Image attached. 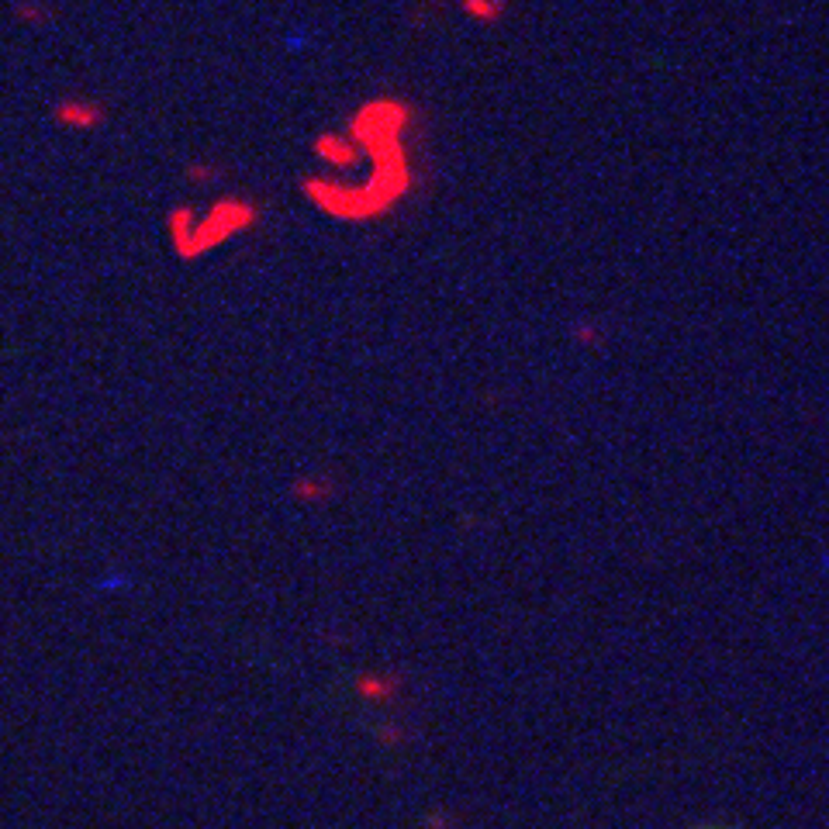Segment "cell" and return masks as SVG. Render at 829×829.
<instances>
[{"label":"cell","mask_w":829,"mask_h":829,"mask_svg":"<svg viewBox=\"0 0 829 829\" xmlns=\"http://www.w3.org/2000/svg\"><path fill=\"white\" fill-rule=\"evenodd\" d=\"M291 494L305 504H325L339 494V487L332 477H318V474H297L291 481Z\"/></svg>","instance_id":"cell-4"},{"label":"cell","mask_w":829,"mask_h":829,"mask_svg":"<svg viewBox=\"0 0 829 829\" xmlns=\"http://www.w3.org/2000/svg\"><path fill=\"white\" fill-rule=\"evenodd\" d=\"M311 153L318 155L325 166H335V170H353L363 155V142L356 135H339V132H322L315 138Z\"/></svg>","instance_id":"cell-3"},{"label":"cell","mask_w":829,"mask_h":829,"mask_svg":"<svg viewBox=\"0 0 829 829\" xmlns=\"http://www.w3.org/2000/svg\"><path fill=\"white\" fill-rule=\"evenodd\" d=\"M259 225V205L245 201V197H222L207 211L205 222H197V235H194V259L205 256L207 249L222 245V242L235 239L239 232Z\"/></svg>","instance_id":"cell-1"},{"label":"cell","mask_w":829,"mask_h":829,"mask_svg":"<svg viewBox=\"0 0 829 829\" xmlns=\"http://www.w3.org/2000/svg\"><path fill=\"white\" fill-rule=\"evenodd\" d=\"M184 176H187L190 184H201V187H205V184H215V180L222 176V166H215V163H201V159H197V163H187Z\"/></svg>","instance_id":"cell-7"},{"label":"cell","mask_w":829,"mask_h":829,"mask_svg":"<svg viewBox=\"0 0 829 829\" xmlns=\"http://www.w3.org/2000/svg\"><path fill=\"white\" fill-rule=\"evenodd\" d=\"M107 118H111L107 104L90 94H66L52 104V121L63 132H97L101 125H107Z\"/></svg>","instance_id":"cell-2"},{"label":"cell","mask_w":829,"mask_h":829,"mask_svg":"<svg viewBox=\"0 0 829 829\" xmlns=\"http://www.w3.org/2000/svg\"><path fill=\"white\" fill-rule=\"evenodd\" d=\"M574 343L598 345V343H602V328L591 325V322H577V325H574Z\"/></svg>","instance_id":"cell-8"},{"label":"cell","mask_w":829,"mask_h":829,"mask_svg":"<svg viewBox=\"0 0 829 829\" xmlns=\"http://www.w3.org/2000/svg\"><path fill=\"white\" fill-rule=\"evenodd\" d=\"M15 17L21 21V25H28V28H42V25L52 17V11L45 7V4H38V0H17Z\"/></svg>","instance_id":"cell-5"},{"label":"cell","mask_w":829,"mask_h":829,"mask_svg":"<svg viewBox=\"0 0 829 829\" xmlns=\"http://www.w3.org/2000/svg\"><path fill=\"white\" fill-rule=\"evenodd\" d=\"M464 11L481 25H491L504 15V0H464Z\"/></svg>","instance_id":"cell-6"}]
</instances>
